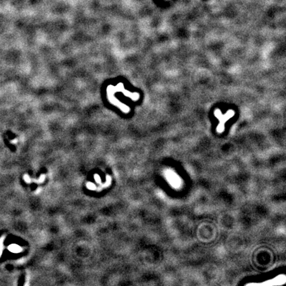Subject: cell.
Here are the masks:
<instances>
[{"label": "cell", "instance_id": "1", "mask_svg": "<svg viewBox=\"0 0 286 286\" xmlns=\"http://www.w3.org/2000/svg\"><path fill=\"white\" fill-rule=\"evenodd\" d=\"M9 250L12 252H19L21 250V248L16 244H12L9 247Z\"/></svg>", "mask_w": 286, "mask_h": 286}, {"label": "cell", "instance_id": "2", "mask_svg": "<svg viewBox=\"0 0 286 286\" xmlns=\"http://www.w3.org/2000/svg\"><path fill=\"white\" fill-rule=\"evenodd\" d=\"M87 186L89 189H95V186L94 185V184H93V183H87Z\"/></svg>", "mask_w": 286, "mask_h": 286}, {"label": "cell", "instance_id": "3", "mask_svg": "<svg viewBox=\"0 0 286 286\" xmlns=\"http://www.w3.org/2000/svg\"><path fill=\"white\" fill-rule=\"evenodd\" d=\"M95 180H96V181H97V183H100V182H101V179H100V177L98 175L96 174L95 175Z\"/></svg>", "mask_w": 286, "mask_h": 286}, {"label": "cell", "instance_id": "4", "mask_svg": "<svg viewBox=\"0 0 286 286\" xmlns=\"http://www.w3.org/2000/svg\"><path fill=\"white\" fill-rule=\"evenodd\" d=\"M24 180H25L26 181V182H30V178H29V177H28L27 175H24Z\"/></svg>", "mask_w": 286, "mask_h": 286}]
</instances>
